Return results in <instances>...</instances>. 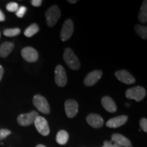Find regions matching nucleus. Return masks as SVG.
I'll return each mask as SVG.
<instances>
[{
    "mask_svg": "<svg viewBox=\"0 0 147 147\" xmlns=\"http://www.w3.org/2000/svg\"><path fill=\"white\" fill-rule=\"evenodd\" d=\"M63 59L69 68L73 70H77L80 68V63L78 58L69 48H67L63 53Z\"/></svg>",
    "mask_w": 147,
    "mask_h": 147,
    "instance_id": "f257e3e1",
    "label": "nucleus"
},
{
    "mask_svg": "<svg viewBox=\"0 0 147 147\" xmlns=\"http://www.w3.org/2000/svg\"><path fill=\"white\" fill-rule=\"evenodd\" d=\"M146 90L142 87H131L126 91V97L129 100H134L136 102H140L146 96Z\"/></svg>",
    "mask_w": 147,
    "mask_h": 147,
    "instance_id": "f03ea898",
    "label": "nucleus"
},
{
    "mask_svg": "<svg viewBox=\"0 0 147 147\" xmlns=\"http://www.w3.org/2000/svg\"><path fill=\"white\" fill-rule=\"evenodd\" d=\"M45 15L47 25L51 27L55 26L61 16L59 8L57 5H53L47 11Z\"/></svg>",
    "mask_w": 147,
    "mask_h": 147,
    "instance_id": "7ed1b4c3",
    "label": "nucleus"
},
{
    "mask_svg": "<svg viewBox=\"0 0 147 147\" xmlns=\"http://www.w3.org/2000/svg\"><path fill=\"white\" fill-rule=\"evenodd\" d=\"M33 103L37 109L42 113L47 114V115L50 113V106L45 97L40 95H36L33 99Z\"/></svg>",
    "mask_w": 147,
    "mask_h": 147,
    "instance_id": "20e7f679",
    "label": "nucleus"
},
{
    "mask_svg": "<svg viewBox=\"0 0 147 147\" xmlns=\"http://www.w3.org/2000/svg\"><path fill=\"white\" fill-rule=\"evenodd\" d=\"M55 80L57 85L60 87H65L67 83V74L64 67L62 65L56 66L55 70Z\"/></svg>",
    "mask_w": 147,
    "mask_h": 147,
    "instance_id": "39448f33",
    "label": "nucleus"
},
{
    "mask_svg": "<svg viewBox=\"0 0 147 147\" xmlns=\"http://www.w3.org/2000/svg\"><path fill=\"white\" fill-rule=\"evenodd\" d=\"M38 113L36 111H32L29 113L21 114L18 117V123L21 126H28L34 123L35 120L38 117Z\"/></svg>",
    "mask_w": 147,
    "mask_h": 147,
    "instance_id": "423d86ee",
    "label": "nucleus"
},
{
    "mask_svg": "<svg viewBox=\"0 0 147 147\" xmlns=\"http://www.w3.org/2000/svg\"><path fill=\"white\" fill-rule=\"evenodd\" d=\"M34 125L38 131L42 136H48L50 133V129H49V124L47 121L42 117L38 116L34 121Z\"/></svg>",
    "mask_w": 147,
    "mask_h": 147,
    "instance_id": "0eeeda50",
    "label": "nucleus"
},
{
    "mask_svg": "<svg viewBox=\"0 0 147 147\" xmlns=\"http://www.w3.org/2000/svg\"><path fill=\"white\" fill-rule=\"evenodd\" d=\"M21 55L24 59L29 63L36 62L38 59V53L37 51L31 47L23 48L21 51Z\"/></svg>",
    "mask_w": 147,
    "mask_h": 147,
    "instance_id": "6e6552de",
    "label": "nucleus"
},
{
    "mask_svg": "<svg viewBox=\"0 0 147 147\" xmlns=\"http://www.w3.org/2000/svg\"><path fill=\"white\" fill-rule=\"evenodd\" d=\"M74 32V24L71 19L66 20L62 27L61 32V40L62 41H66L70 38Z\"/></svg>",
    "mask_w": 147,
    "mask_h": 147,
    "instance_id": "1a4fd4ad",
    "label": "nucleus"
},
{
    "mask_svg": "<svg viewBox=\"0 0 147 147\" xmlns=\"http://www.w3.org/2000/svg\"><path fill=\"white\" fill-rule=\"evenodd\" d=\"M65 110L66 115L69 118H73L77 115L78 111V104L76 101L67 100L65 102Z\"/></svg>",
    "mask_w": 147,
    "mask_h": 147,
    "instance_id": "9d476101",
    "label": "nucleus"
},
{
    "mask_svg": "<svg viewBox=\"0 0 147 147\" xmlns=\"http://www.w3.org/2000/svg\"><path fill=\"white\" fill-rule=\"evenodd\" d=\"M102 71L101 70H94L89 73L84 80V84L87 87L94 85L102 76Z\"/></svg>",
    "mask_w": 147,
    "mask_h": 147,
    "instance_id": "9b49d317",
    "label": "nucleus"
},
{
    "mask_svg": "<svg viewBox=\"0 0 147 147\" xmlns=\"http://www.w3.org/2000/svg\"><path fill=\"white\" fill-rule=\"evenodd\" d=\"M115 76L117 77V78L119 81L127 84H133L136 82L135 78H134V76L128 72L127 71L124 70V69L116 71Z\"/></svg>",
    "mask_w": 147,
    "mask_h": 147,
    "instance_id": "f8f14e48",
    "label": "nucleus"
},
{
    "mask_svg": "<svg viewBox=\"0 0 147 147\" xmlns=\"http://www.w3.org/2000/svg\"><path fill=\"white\" fill-rule=\"evenodd\" d=\"M128 117L125 115L118 116L110 119L106 122V126L110 128H117L122 126L127 121Z\"/></svg>",
    "mask_w": 147,
    "mask_h": 147,
    "instance_id": "ddd939ff",
    "label": "nucleus"
},
{
    "mask_svg": "<svg viewBox=\"0 0 147 147\" xmlns=\"http://www.w3.org/2000/svg\"><path fill=\"white\" fill-rule=\"evenodd\" d=\"M87 122L93 128H100L104 125V120L97 114H90L87 117Z\"/></svg>",
    "mask_w": 147,
    "mask_h": 147,
    "instance_id": "4468645a",
    "label": "nucleus"
},
{
    "mask_svg": "<svg viewBox=\"0 0 147 147\" xmlns=\"http://www.w3.org/2000/svg\"><path fill=\"white\" fill-rule=\"evenodd\" d=\"M111 138L113 142H115V144L119 145L121 147H132L131 143L129 140L120 134H114L112 136Z\"/></svg>",
    "mask_w": 147,
    "mask_h": 147,
    "instance_id": "2eb2a0df",
    "label": "nucleus"
},
{
    "mask_svg": "<svg viewBox=\"0 0 147 147\" xmlns=\"http://www.w3.org/2000/svg\"><path fill=\"white\" fill-rule=\"evenodd\" d=\"M101 102H102V106L104 107V109L106 111H108V113H115L117 111V105H116L115 102H114V100L110 97H103Z\"/></svg>",
    "mask_w": 147,
    "mask_h": 147,
    "instance_id": "dca6fc26",
    "label": "nucleus"
},
{
    "mask_svg": "<svg viewBox=\"0 0 147 147\" xmlns=\"http://www.w3.org/2000/svg\"><path fill=\"white\" fill-rule=\"evenodd\" d=\"M14 45L13 42H3L0 47V57H7L12 51L13 50Z\"/></svg>",
    "mask_w": 147,
    "mask_h": 147,
    "instance_id": "f3484780",
    "label": "nucleus"
},
{
    "mask_svg": "<svg viewBox=\"0 0 147 147\" xmlns=\"http://www.w3.org/2000/svg\"><path fill=\"white\" fill-rule=\"evenodd\" d=\"M138 20L140 23H145L147 21V1L145 0L142 3L138 14Z\"/></svg>",
    "mask_w": 147,
    "mask_h": 147,
    "instance_id": "a211bd4d",
    "label": "nucleus"
},
{
    "mask_svg": "<svg viewBox=\"0 0 147 147\" xmlns=\"http://www.w3.org/2000/svg\"><path fill=\"white\" fill-rule=\"evenodd\" d=\"M69 139V134L65 130H60L57 134L56 141L61 145L65 144Z\"/></svg>",
    "mask_w": 147,
    "mask_h": 147,
    "instance_id": "6ab92c4d",
    "label": "nucleus"
},
{
    "mask_svg": "<svg viewBox=\"0 0 147 147\" xmlns=\"http://www.w3.org/2000/svg\"><path fill=\"white\" fill-rule=\"evenodd\" d=\"M39 26L36 23H33L25 29L24 32V35L27 38H30L39 32Z\"/></svg>",
    "mask_w": 147,
    "mask_h": 147,
    "instance_id": "aec40b11",
    "label": "nucleus"
},
{
    "mask_svg": "<svg viewBox=\"0 0 147 147\" xmlns=\"http://www.w3.org/2000/svg\"><path fill=\"white\" fill-rule=\"evenodd\" d=\"M135 30L137 34L142 39L146 40L147 38V27L140 25H136Z\"/></svg>",
    "mask_w": 147,
    "mask_h": 147,
    "instance_id": "412c9836",
    "label": "nucleus"
},
{
    "mask_svg": "<svg viewBox=\"0 0 147 147\" xmlns=\"http://www.w3.org/2000/svg\"><path fill=\"white\" fill-rule=\"evenodd\" d=\"M21 33V29L19 28L6 29L3 31V35L7 37H14L18 36Z\"/></svg>",
    "mask_w": 147,
    "mask_h": 147,
    "instance_id": "4be33fe9",
    "label": "nucleus"
},
{
    "mask_svg": "<svg viewBox=\"0 0 147 147\" xmlns=\"http://www.w3.org/2000/svg\"><path fill=\"white\" fill-rule=\"evenodd\" d=\"M18 8V3L15 2H10L7 4L6 5V9L7 10L9 11L10 12H16Z\"/></svg>",
    "mask_w": 147,
    "mask_h": 147,
    "instance_id": "5701e85b",
    "label": "nucleus"
},
{
    "mask_svg": "<svg viewBox=\"0 0 147 147\" xmlns=\"http://www.w3.org/2000/svg\"><path fill=\"white\" fill-rule=\"evenodd\" d=\"M27 11V8L25 6H21L18 7L17 11L16 12V15L18 16V18H22L25 15V12Z\"/></svg>",
    "mask_w": 147,
    "mask_h": 147,
    "instance_id": "b1692460",
    "label": "nucleus"
},
{
    "mask_svg": "<svg viewBox=\"0 0 147 147\" xmlns=\"http://www.w3.org/2000/svg\"><path fill=\"white\" fill-rule=\"evenodd\" d=\"M10 134L11 131L10 130L6 129H0V140L5 138Z\"/></svg>",
    "mask_w": 147,
    "mask_h": 147,
    "instance_id": "393cba45",
    "label": "nucleus"
},
{
    "mask_svg": "<svg viewBox=\"0 0 147 147\" xmlns=\"http://www.w3.org/2000/svg\"><path fill=\"white\" fill-rule=\"evenodd\" d=\"M140 127L142 128L143 131L146 132L147 131V119L143 118L140 121Z\"/></svg>",
    "mask_w": 147,
    "mask_h": 147,
    "instance_id": "a878e982",
    "label": "nucleus"
},
{
    "mask_svg": "<svg viewBox=\"0 0 147 147\" xmlns=\"http://www.w3.org/2000/svg\"><path fill=\"white\" fill-rule=\"evenodd\" d=\"M102 147H121V146H119L118 144H115V143L112 144V142H108V141H105V142H104V146Z\"/></svg>",
    "mask_w": 147,
    "mask_h": 147,
    "instance_id": "bb28decb",
    "label": "nucleus"
},
{
    "mask_svg": "<svg viewBox=\"0 0 147 147\" xmlns=\"http://www.w3.org/2000/svg\"><path fill=\"white\" fill-rule=\"evenodd\" d=\"M32 5H34L35 7H39L42 5V0H32L31 1Z\"/></svg>",
    "mask_w": 147,
    "mask_h": 147,
    "instance_id": "cd10ccee",
    "label": "nucleus"
},
{
    "mask_svg": "<svg viewBox=\"0 0 147 147\" xmlns=\"http://www.w3.org/2000/svg\"><path fill=\"white\" fill-rule=\"evenodd\" d=\"M5 19V17L4 14L3 13L2 11L0 10V21H1V22L4 21Z\"/></svg>",
    "mask_w": 147,
    "mask_h": 147,
    "instance_id": "c85d7f7f",
    "label": "nucleus"
},
{
    "mask_svg": "<svg viewBox=\"0 0 147 147\" xmlns=\"http://www.w3.org/2000/svg\"><path fill=\"white\" fill-rule=\"evenodd\" d=\"M3 71H3V67L1 65H0V81H1V78H2V77H3Z\"/></svg>",
    "mask_w": 147,
    "mask_h": 147,
    "instance_id": "c756f323",
    "label": "nucleus"
},
{
    "mask_svg": "<svg viewBox=\"0 0 147 147\" xmlns=\"http://www.w3.org/2000/svg\"><path fill=\"white\" fill-rule=\"evenodd\" d=\"M77 1H76V0H74V1H71V0H69L68 2L71 3H76Z\"/></svg>",
    "mask_w": 147,
    "mask_h": 147,
    "instance_id": "7c9ffc66",
    "label": "nucleus"
},
{
    "mask_svg": "<svg viewBox=\"0 0 147 147\" xmlns=\"http://www.w3.org/2000/svg\"><path fill=\"white\" fill-rule=\"evenodd\" d=\"M36 147H46V146L43 144H38V145H37Z\"/></svg>",
    "mask_w": 147,
    "mask_h": 147,
    "instance_id": "2f4dec72",
    "label": "nucleus"
},
{
    "mask_svg": "<svg viewBox=\"0 0 147 147\" xmlns=\"http://www.w3.org/2000/svg\"><path fill=\"white\" fill-rule=\"evenodd\" d=\"M0 38H1V33H0Z\"/></svg>",
    "mask_w": 147,
    "mask_h": 147,
    "instance_id": "473e14b6",
    "label": "nucleus"
}]
</instances>
